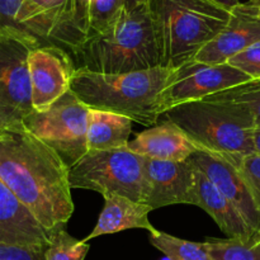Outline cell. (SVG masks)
I'll return each mask as SVG.
<instances>
[{
    "label": "cell",
    "instance_id": "1",
    "mask_svg": "<svg viewBox=\"0 0 260 260\" xmlns=\"http://www.w3.org/2000/svg\"><path fill=\"white\" fill-rule=\"evenodd\" d=\"M69 173L60 155L24 127L0 131V180L50 236L74 213Z\"/></svg>",
    "mask_w": 260,
    "mask_h": 260
},
{
    "label": "cell",
    "instance_id": "2",
    "mask_svg": "<svg viewBox=\"0 0 260 260\" xmlns=\"http://www.w3.org/2000/svg\"><path fill=\"white\" fill-rule=\"evenodd\" d=\"M172 73L162 66L124 74L75 69L70 90L88 108L113 112L152 127L165 113L162 91Z\"/></svg>",
    "mask_w": 260,
    "mask_h": 260
},
{
    "label": "cell",
    "instance_id": "3",
    "mask_svg": "<svg viewBox=\"0 0 260 260\" xmlns=\"http://www.w3.org/2000/svg\"><path fill=\"white\" fill-rule=\"evenodd\" d=\"M161 118L179 127L198 151L239 168L245 156L255 154L256 128L248 111L234 103L205 98L168 109Z\"/></svg>",
    "mask_w": 260,
    "mask_h": 260
},
{
    "label": "cell",
    "instance_id": "4",
    "mask_svg": "<svg viewBox=\"0 0 260 260\" xmlns=\"http://www.w3.org/2000/svg\"><path fill=\"white\" fill-rule=\"evenodd\" d=\"M149 7L160 66L172 70L194 60L231 18L215 0H151Z\"/></svg>",
    "mask_w": 260,
    "mask_h": 260
},
{
    "label": "cell",
    "instance_id": "5",
    "mask_svg": "<svg viewBox=\"0 0 260 260\" xmlns=\"http://www.w3.org/2000/svg\"><path fill=\"white\" fill-rule=\"evenodd\" d=\"M71 58L75 69L102 74H124L160 66L149 4L124 10L111 32L90 36Z\"/></svg>",
    "mask_w": 260,
    "mask_h": 260
},
{
    "label": "cell",
    "instance_id": "6",
    "mask_svg": "<svg viewBox=\"0 0 260 260\" xmlns=\"http://www.w3.org/2000/svg\"><path fill=\"white\" fill-rule=\"evenodd\" d=\"M145 159L128 147L88 151L70 168L71 189H89L102 196L118 194L145 203Z\"/></svg>",
    "mask_w": 260,
    "mask_h": 260
},
{
    "label": "cell",
    "instance_id": "7",
    "mask_svg": "<svg viewBox=\"0 0 260 260\" xmlns=\"http://www.w3.org/2000/svg\"><path fill=\"white\" fill-rule=\"evenodd\" d=\"M88 107L70 90L46 111H33L25 117L23 127L71 168L88 152Z\"/></svg>",
    "mask_w": 260,
    "mask_h": 260
},
{
    "label": "cell",
    "instance_id": "8",
    "mask_svg": "<svg viewBox=\"0 0 260 260\" xmlns=\"http://www.w3.org/2000/svg\"><path fill=\"white\" fill-rule=\"evenodd\" d=\"M33 41L12 32H0V131L23 127L32 106L28 57Z\"/></svg>",
    "mask_w": 260,
    "mask_h": 260
},
{
    "label": "cell",
    "instance_id": "9",
    "mask_svg": "<svg viewBox=\"0 0 260 260\" xmlns=\"http://www.w3.org/2000/svg\"><path fill=\"white\" fill-rule=\"evenodd\" d=\"M251 80L230 63L208 65L192 60L173 70L162 91L165 112L187 102L201 101Z\"/></svg>",
    "mask_w": 260,
    "mask_h": 260
},
{
    "label": "cell",
    "instance_id": "10",
    "mask_svg": "<svg viewBox=\"0 0 260 260\" xmlns=\"http://www.w3.org/2000/svg\"><path fill=\"white\" fill-rule=\"evenodd\" d=\"M17 23L24 35L42 46H58L70 56L78 50L73 0H20Z\"/></svg>",
    "mask_w": 260,
    "mask_h": 260
},
{
    "label": "cell",
    "instance_id": "11",
    "mask_svg": "<svg viewBox=\"0 0 260 260\" xmlns=\"http://www.w3.org/2000/svg\"><path fill=\"white\" fill-rule=\"evenodd\" d=\"M28 70L33 109L42 112L70 91L75 65L65 50L55 45H46L30 51Z\"/></svg>",
    "mask_w": 260,
    "mask_h": 260
},
{
    "label": "cell",
    "instance_id": "12",
    "mask_svg": "<svg viewBox=\"0 0 260 260\" xmlns=\"http://www.w3.org/2000/svg\"><path fill=\"white\" fill-rule=\"evenodd\" d=\"M146 197L152 210L173 205L197 206V169L190 160L165 161L144 157Z\"/></svg>",
    "mask_w": 260,
    "mask_h": 260
},
{
    "label": "cell",
    "instance_id": "13",
    "mask_svg": "<svg viewBox=\"0 0 260 260\" xmlns=\"http://www.w3.org/2000/svg\"><path fill=\"white\" fill-rule=\"evenodd\" d=\"M258 41L260 19L255 8L249 2L240 3L231 10L228 25L197 53L194 60L208 65L228 63L231 57Z\"/></svg>",
    "mask_w": 260,
    "mask_h": 260
},
{
    "label": "cell",
    "instance_id": "14",
    "mask_svg": "<svg viewBox=\"0 0 260 260\" xmlns=\"http://www.w3.org/2000/svg\"><path fill=\"white\" fill-rule=\"evenodd\" d=\"M189 160L228 198L254 234H260V210L238 168L202 151L196 152Z\"/></svg>",
    "mask_w": 260,
    "mask_h": 260
},
{
    "label": "cell",
    "instance_id": "15",
    "mask_svg": "<svg viewBox=\"0 0 260 260\" xmlns=\"http://www.w3.org/2000/svg\"><path fill=\"white\" fill-rule=\"evenodd\" d=\"M50 234L0 180V244L47 246Z\"/></svg>",
    "mask_w": 260,
    "mask_h": 260
},
{
    "label": "cell",
    "instance_id": "16",
    "mask_svg": "<svg viewBox=\"0 0 260 260\" xmlns=\"http://www.w3.org/2000/svg\"><path fill=\"white\" fill-rule=\"evenodd\" d=\"M127 147L142 157L165 161H187L198 151L184 132L167 119L137 135Z\"/></svg>",
    "mask_w": 260,
    "mask_h": 260
},
{
    "label": "cell",
    "instance_id": "17",
    "mask_svg": "<svg viewBox=\"0 0 260 260\" xmlns=\"http://www.w3.org/2000/svg\"><path fill=\"white\" fill-rule=\"evenodd\" d=\"M103 198L104 207L95 228L83 239L85 243L98 236L112 235L131 229H142L150 234L156 231L149 220V213L154 211L150 206L118 194H107Z\"/></svg>",
    "mask_w": 260,
    "mask_h": 260
},
{
    "label": "cell",
    "instance_id": "18",
    "mask_svg": "<svg viewBox=\"0 0 260 260\" xmlns=\"http://www.w3.org/2000/svg\"><path fill=\"white\" fill-rule=\"evenodd\" d=\"M194 165V164H193ZM196 173L197 182V206L215 220L218 228L229 239H251L256 235L249 228L240 213L228 201V198L216 188V185L201 172Z\"/></svg>",
    "mask_w": 260,
    "mask_h": 260
},
{
    "label": "cell",
    "instance_id": "19",
    "mask_svg": "<svg viewBox=\"0 0 260 260\" xmlns=\"http://www.w3.org/2000/svg\"><path fill=\"white\" fill-rule=\"evenodd\" d=\"M134 121L113 112L89 108L88 113V151L127 147L132 134Z\"/></svg>",
    "mask_w": 260,
    "mask_h": 260
},
{
    "label": "cell",
    "instance_id": "20",
    "mask_svg": "<svg viewBox=\"0 0 260 260\" xmlns=\"http://www.w3.org/2000/svg\"><path fill=\"white\" fill-rule=\"evenodd\" d=\"M211 260H260V234L251 239H216L203 241Z\"/></svg>",
    "mask_w": 260,
    "mask_h": 260
},
{
    "label": "cell",
    "instance_id": "21",
    "mask_svg": "<svg viewBox=\"0 0 260 260\" xmlns=\"http://www.w3.org/2000/svg\"><path fill=\"white\" fill-rule=\"evenodd\" d=\"M150 243L170 260H211L203 243L175 238L164 231L150 234Z\"/></svg>",
    "mask_w": 260,
    "mask_h": 260
},
{
    "label": "cell",
    "instance_id": "22",
    "mask_svg": "<svg viewBox=\"0 0 260 260\" xmlns=\"http://www.w3.org/2000/svg\"><path fill=\"white\" fill-rule=\"evenodd\" d=\"M207 98L240 106L250 113L256 127H260V79H253L235 88L220 91Z\"/></svg>",
    "mask_w": 260,
    "mask_h": 260
},
{
    "label": "cell",
    "instance_id": "23",
    "mask_svg": "<svg viewBox=\"0 0 260 260\" xmlns=\"http://www.w3.org/2000/svg\"><path fill=\"white\" fill-rule=\"evenodd\" d=\"M89 249L88 243L73 238L66 229H60L51 234L46 260H84Z\"/></svg>",
    "mask_w": 260,
    "mask_h": 260
},
{
    "label": "cell",
    "instance_id": "24",
    "mask_svg": "<svg viewBox=\"0 0 260 260\" xmlns=\"http://www.w3.org/2000/svg\"><path fill=\"white\" fill-rule=\"evenodd\" d=\"M124 10V0H91L90 36L111 32Z\"/></svg>",
    "mask_w": 260,
    "mask_h": 260
},
{
    "label": "cell",
    "instance_id": "25",
    "mask_svg": "<svg viewBox=\"0 0 260 260\" xmlns=\"http://www.w3.org/2000/svg\"><path fill=\"white\" fill-rule=\"evenodd\" d=\"M228 63L243 71L251 80L260 79V41L231 57Z\"/></svg>",
    "mask_w": 260,
    "mask_h": 260
},
{
    "label": "cell",
    "instance_id": "26",
    "mask_svg": "<svg viewBox=\"0 0 260 260\" xmlns=\"http://www.w3.org/2000/svg\"><path fill=\"white\" fill-rule=\"evenodd\" d=\"M238 169L253 196L256 207L260 210V155L255 152L245 156Z\"/></svg>",
    "mask_w": 260,
    "mask_h": 260
},
{
    "label": "cell",
    "instance_id": "27",
    "mask_svg": "<svg viewBox=\"0 0 260 260\" xmlns=\"http://www.w3.org/2000/svg\"><path fill=\"white\" fill-rule=\"evenodd\" d=\"M20 8V0H0V32H12L15 35L23 36L28 40L33 41L37 45L42 46L33 38L28 37L23 33L17 23V15Z\"/></svg>",
    "mask_w": 260,
    "mask_h": 260
},
{
    "label": "cell",
    "instance_id": "28",
    "mask_svg": "<svg viewBox=\"0 0 260 260\" xmlns=\"http://www.w3.org/2000/svg\"><path fill=\"white\" fill-rule=\"evenodd\" d=\"M47 246L0 244V260H46Z\"/></svg>",
    "mask_w": 260,
    "mask_h": 260
},
{
    "label": "cell",
    "instance_id": "29",
    "mask_svg": "<svg viewBox=\"0 0 260 260\" xmlns=\"http://www.w3.org/2000/svg\"><path fill=\"white\" fill-rule=\"evenodd\" d=\"M151 0H124V8H126V10H131L137 7H141V5L149 4Z\"/></svg>",
    "mask_w": 260,
    "mask_h": 260
},
{
    "label": "cell",
    "instance_id": "30",
    "mask_svg": "<svg viewBox=\"0 0 260 260\" xmlns=\"http://www.w3.org/2000/svg\"><path fill=\"white\" fill-rule=\"evenodd\" d=\"M215 2L218 3L220 5H222V7H225L226 9L229 10H233L234 8L238 7V5L240 4L239 0H215Z\"/></svg>",
    "mask_w": 260,
    "mask_h": 260
},
{
    "label": "cell",
    "instance_id": "31",
    "mask_svg": "<svg viewBox=\"0 0 260 260\" xmlns=\"http://www.w3.org/2000/svg\"><path fill=\"white\" fill-rule=\"evenodd\" d=\"M253 141H254V149H255V152L260 155V127H256V128L254 129Z\"/></svg>",
    "mask_w": 260,
    "mask_h": 260
},
{
    "label": "cell",
    "instance_id": "32",
    "mask_svg": "<svg viewBox=\"0 0 260 260\" xmlns=\"http://www.w3.org/2000/svg\"><path fill=\"white\" fill-rule=\"evenodd\" d=\"M250 4H251V3H250ZM254 8H255V13H256V15H258V18L260 19V4L259 5H254Z\"/></svg>",
    "mask_w": 260,
    "mask_h": 260
},
{
    "label": "cell",
    "instance_id": "33",
    "mask_svg": "<svg viewBox=\"0 0 260 260\" xmlns=\"http://www.w3.org/2000/svg\"><path fill=\"white\" fill-rule=\"evenodd\" d=\"M249 3H251V4H254V5H259L260 0H249Z\"/></svg>",
    "mask_w": 260,
    "mask_h": 260
},
{
    "label": "cell",
    "instance_id": "34",
    "mask_svg": "<svg viewBox=\"0 0 260 260\" xmlns=\"http://www.w3.org/2000/svg\"><path fill=\"white\" fill-rule=\"evenodd\" d=\"M160 260H170L169 258H168V256H164V258H161Z\"/></svg>",
    "mask_w": 260,
    "mask_h": 260
}]
</instances>
